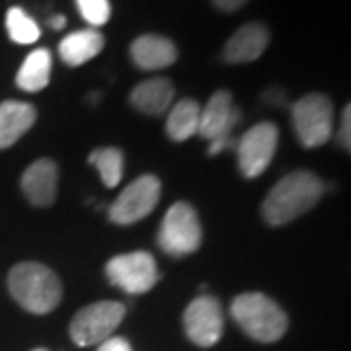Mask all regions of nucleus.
Instances as JSON below:
<instances>
[{
  "instance_id": "f257e3e1",
  "label": "nucleus",
  "mask_w": 351,
  "mask_h": 351,
  "mask_svg": "<svg viewBox=\"0 0 351 351\" xmlns=\"http://www.w3.org/2000/svg\"><path fill=\"white\" fill-rule=\"evenodd\" d=\"M324 195V184L308 170H297L281 178L262 203V217L267 225L283 226L316 207Z\"/></svg>"
},
{
  "instance_id": "f03ea898",
  "label": "nucleus",
  "mask_w": 351,
  "mask_h": 351,
  "mask_svg": "<svg viewBox=\"0 0 351 351\" xmlns=\"http://www.w3.org/2000/svg\"><path fill=\"white\" fill-rule=\"evenodd\" d=\"M8 291L24 311L49 314L63 299V283L57 274L38 262H22L8 274Z\"/></svg>"
},
{
  "instance_id": "7ed1b4c3",
  "label": "nucleus",
  "mask_w": 351,
  "mask_h": 351,
  "mask_svg": "<svg viewBox=\"0 0 351 351\" xmlns=\"http://www.w3.org/2000/svg\"><path fill=\"white\" fill-rule=\"evenodd\" d=\"M230 314L246 336L262 343H274L285 336L287 314L263 293H244L230 304Z\"/></svg>"
},
{
  "instance_id": "20e7f679",
  "label": "nucleus",
  "mask_w": 351,
  "mask_h": 351,
  "mask_svg": "<svg viewBox=\"0 0 351 351\" xmlns=\"http://www.w3.org/2000/svg\"><path fill=\"white\" fill-rule=\"evenodd\" d=\"M156 240L162 252L176 258L189 256L199 250L203 230L197 211L186 201L174 203L164 215Z\"/></svg>"
},
{
  "instance_id": "39448f33",
  "label": "nucleus",
  "mask_w": 351,
  "mask_h": 351,
  "mask_svg": "<svg viewBox=\"0 0 351 351\" xmlns=\"http://www.w3.org/2000/svg\"><path fill=\"white\" fill-rule=\"evenodd\" d=\"M125 318V306L117 301L92 302L80 308L71 320L69 334L78 348L100 346L101 341L112 338L113 332Z\"/></svg>"
},
{
  "instance_id": "423d86ee",
  "label": "nucleus",
  "mask_w": 351,
  "mask_h": 351,
  "mask_svg": "<svg viewBox=\"0 0 351 351\" xmlns=\"http://www.w3.org/2000/svg\"><path fill=\"white\" fill-rule=\"evenodd\" d=\"M242 113L234 106L230 92L219 90L209 98L207 106L201 110L199 133L201 137L209 141V154H219L228 147H237L232 141V131L240 123Z\"/></svg>"
},
{
  "instance_id": "0eeeda50",
  "label": "nucleus",
  "mask_w": 351,
  "mask_h": 351,
  "mask_svg": "<svg viewBox=\"0 0 351 351\" xmlns=\"http://www.w3.org/2000/svg\"><path fill=\"white\" fill-rule=\"evenodd\" d=\"M295 133L302 147L316 149L328 143L334 129V108L324 94H306L291 110Z\"/></svg>"
},
{
  "instance_id": "6e6552de",
  "label": "nucleus",
  "mask_w": 351,
  "mask_h": 351,
  "mask_svg": "<svg viewBox=\"0 0 351 351\" xmlns=\"http://www.w3.org/2000/svg\"><path fill=\"white\" fill-rule=\"evenodd\" d=\"M106 276L113 287L129 295H143L158 283V265L152 254L145 250L115 256L106 263Z\"/></svg>"
},
{
  "instance_id": "1a4fd4ad",
  "label": "nucleus",
  "mask_w": 351,
  "mask_h": 351,
  "mask_svg": "<svg viewBox=\"0 0 351 351\" xmlns=\"http://www.w3.org/2000/svg\"><path fill=\"white\" fill-rule=\"evenodd\" d=\"M160 201V180L145 174L131 182L110 207V221L115 225H133L149 217Z\"/></svg>"
},
{
  "instance_id": "9d476101",
  "label": "nucleus",
  "mask_w": 351,
  "mask_h": 351,
  "mask_svg": "<svg viewBox=\"0 0 351 351\" xmlns=\"http://www.w3.org/2000/svg\"><path fill=\"white\" fill-rule=\"evenodd\" d=\"M277 141L279 131L271 121L256 123L237 141L239 168L244 178H258L267 170L276 156Z\"/></svg>"
},
{
  "instance_id": "9b49d317",
  "label": "nucleus",
  "mask_w": 351,
  "mask_h": 351,
  "mask_svg": "<svg viewBox=\"0 0 351 351\" xmlns=\"http://www.w3.org/2000/svg\"><path fill=\"white\" fill-rule=\"evenodd\" d=\"M184 328H186V336L197 348H213L223 338V330H225V316L221 302L209 295H201L193 299L184 313Z\"/></svg>"
},
{
  "instance_id": "f8f14e48",
  "label": "nucleus",
  "mask_w": 351,
  "mask_h": 351,
  "mask_svg": "<svg viewBox=\"0 0 351 351\" xmlns=\"http://www.w3.org/2000/svg\"><path fill=\"white\" fill-rule=\"evenodd\" d=\"M59 168L51 158H39L25 168L22 191L25 199L36 207H51L57 199Z\"/></svg>"
},
{
  "instance_id": "ddd939ff",
  "label": "nucleus",
  "mask_w": 351,
  "mask_h": 351,
  "mask_svg": "<svg viewBox=\"0 0 351 351\" xmlns=\"http://www.w3.org/2000/svg\"><path fill=\"white\" fill-rule=\"evenodd\" d=\"M269 43V32L263 24H246L232 34L226 41L223 59L226 63L239 64L256 61Z\"/></svg>"
},
{
  "instance_id": "4468645a",
  "label": "nucleus",
  "mask_w": 351,
  "mask_h": 351,
  "mask_svg": "<svg viewBox=\"0 0 351 351\" xmlns=\"http://www.w3.org/2000/svg\"><path fill=\"white\" fill-rule=\"evenodd\" d=\"M131 59L143 71H158L176 63L178 51L168 38L147 34L133 41L131 45Z\"/></svg>"
},
{
  "instance_id": "2eb2a0df",
  "label": "nucleus",
  "mask_w": 351,
  "mask_h": 351,
  "mask_svg": "<svg viewBox=\"0 0 351 351\" xmlns=\"http://www.w3.org/2000/svg\"><path fill=\"white\" fill-rule=\"evenodd\" d=\"M38 112L32 104L8 100L0 104V149L16 145L36 123Z\"/></svg>"
},
{
  "instance_id": "dca6fc26",
  "label": "nucleus",
  "mask_w": 351,
  "mask_h": 351,
  "mask_svg": "<svg viewBox=\"0 0 351 351\" xmlns=\"http://www.w3.org/2000/svg\"><path fill=\"white\" fill-rule=\"evenodd\" d=\"M174 100V86L168 78L156 76L141 82L131 92V104L135 110L147 115H162L170 110Z\"/></svg>"
},
{
  "instance_id": "f3484780",
  "label": "nucleus",
  "mask_w": 351,
  "mask_h": 351,
  "mask_svg": "<svg viewBox=\"0 0 351 351\" xmlns=\"http://www.w3.org/2000/svg\"><path fill=\"white\" fill-rule=\"evenodd\" d=\"M106 39L100 32L92 29H78L69 34L63 41L59 43V55L64 63L71 66H80V64L92 61L96 55H100L104 49Z\"/></svg>"
},
{
  "instance_id": "a211bd4d",
  "label": "nucleus",
  "mask_w": 351,
  "mask_h": 351,
  "mask_svg": "<svg viewBox=\"0 0 351 351\" xmlns=\"http://www.w3.org/2000/svg\"><path fill=\"white\" fill-rule=\"evenodd\" d=\"M201 106L195 100H180L168 112L166 117V133L176 143H184L193 135H197L199 129Z\"/></svg>"
},
{
  "instance_id": "6ab92c4d",
  "label": "nucleus",
  "mask_w": 351,
  "mask_h": 351,
  "mask_svg": "<svg viewBox=\"0 0 351 351\" xmlns=\"http://www.w3.org/2000/svg\"><path fill=\"white\" fill-rule=\"evenodd\" d=\"M51 53L47 49L32 51L16 75V84L24 92H39L51 80Z\"/></svg>"
},
{
  "instance_id": "aec40b11",
  "label": "nucleus",
  "mask_w": 351,
  "mask_h": 351,
  "mask_svg": "<svg viewBox=\"0 0 351 351\" xmlns=\"http://www.w3.org/2000/svg\"><path fill=\"white\" fill-rule=\"evenodd\" d=\"M123 152L115 147H106V149H96L90 152L88 162L98 168L101 182L108 188H115L121 178H123Z\"/></svg>"
},
{
  "instance_id": "412c9836",
  "label": "nucleus",
  "mask_w": 351,
  "mask_h": 351,
  "mask_svg": "<svg viewBox=\"0 0 351 351\" xmlns=\"http://www.w3.org/2000/svg\"><path fill=\"white\" fill-rule=\"evenodd\" d=\"M6 29L14 43H20V45H32L41 36L39 25L18 6L10 8L6 14Z\"/></svg>"
},
{
  "instance_id": "4be33fe9",
  "label": "nucleus",
  "mask_w": 351,
  "mask_h": 351,
  "mask_svg": "<svg viewBox=\"0 0 351 351\" xmlns=\"http://www.w3.org/2000/svg\"><path fill=\"white\" fill-rule=\"evenodd\" d=\"M76 6L92 27H100L108 24L112 16V4L110 0H76Z\"/></svg>"
},
{
  "instance_id": "5701e85b",
  "label": "nucleus",
  "mask_w": 351,
  "mask_h": 351,
  "mask_svg": "<svg viewBox=\"0 0 351 351\" xmlns=\"http://www.w3.org/2000/svg\"><path fill=\"white\" fill-rule=\"evenodd\" d=\"M351 108L346 106L343 108V113H341V123H339V131H338V143L339 147H343L346 151L351 149Z\"/></svg>"
},
{
  "instance_id": "b1692460",
  "label": "nucleus",
  "mask_w": 351,
  "mask_h": 351,
  "mask_svg": "<svg viewBox=\"0 0 351 351\" xmlns=\"http://www.w3.org/2000/svg\"><path fill=\"white\" fill-rule=\"evenodd\" d=\"M98 351H131V346L125 338H119V336H112L106 341H101Z\"/></svg>"
},
{
  "instance_id": "393cba45",
  "label": "nucleus",
  "mask_w": 351,
  "mask_h": 351,
  "mask_svg": "<svg viewBox=\"0 0 351 351\" xmlns=\"http://www.w3.org/2000/svg\"><path fill=\"white\" fill-rule=\"evenodd\" d=\"M213 2L217 8H221L225 12H234V10L242 8L248 0H213Z\"/></svg>"
},
{
  "instance_id": "a878e982",
  "label": "nucleus",
  "mask_w": 351,
  "mask_h": 351,
  "mask_svg": "<svg viewBox=\"0 0 351 351\" xmlns=\"http://www.w3.org/2000/svg\"><path fill=\"white\" fill-rule=\"evenodd\" d=\"M64 24H66L64 16H55V18H51V27H53V29H61V27H64Z\"/></svg>"
},
{
  "instance_id": "bb28decb",
  "label": "nucleus",
  "mask_w": 351,
  "mask_h": 351,
  "mask_svg": "<svg viewBox=\"0 0 351 351\" xmlns=\"http://www.w3.org/2000/svg\"><path fill=\"white\" fill-rule=\"evenodd\" d=\"M34 351H47V350H43V348H38V350H34Z\"/></svg>"
}]
</instances>
